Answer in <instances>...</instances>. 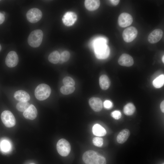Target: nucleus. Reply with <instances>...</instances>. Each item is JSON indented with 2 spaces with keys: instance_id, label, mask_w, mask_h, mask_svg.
<instances>
[{
  "instance_id": "28",
  "label": "nucleus",
  "mask_w": 164,
  "mask_h": 164,
  "mask_svg": "<svg viewBox=\"0 0 164 164\" xmlns=\"http://www.w3.org/2000/svg\"><path fill=\"white\" fill-rule=\"evenodd\" d=\"M0 147L1 149L4 151H8L10 147V144L8 141L3 140L1 143Z\"/></svg>"
},
{
  "instance_id": "26",
  "label": "nucleus",
  "mask_w": 164,
  "mask_h": 164,
  "mask_svg": "<svg viewBox=\"0 0 164 164\" xmlns=\"http://www.w3.org/2000/svg\"><path fill=\"white\" fill-rule=\"evenodd\" d=\"M70 56V53L68 51H63L60 55V57L58 63H62L67 62L69 59Z\"/></svg>"
},
{
  "instance_id": "7",
  "label": "nucleus",
  "mask_w": 164,
  "mask_h": 164,
  "mask_svg": "<svg viewBox=\"0 0 164 164\" xmlns=\"http://www.w3.org/2000/svg\"><path fill=\"white\" fill-rule=\"evenodd\" d=\"M26 17L28 21L31 23H35L41 19L42 17V13L38 8H32L27 12Z\"/></svg>"
},
{
  "instance_id": "21",
  "label": "nucleus",
  "mask_w": 164,
  "mask_h": 164,
  "mask_svg": "<svg viewBox=\"0 0 164 164\" xmlns=\"http://www.w3.org/2000/svg\"><path fill=\"white\" fill-rule=\"evenodd\" d=\"M135 107L132 103H128L124 107L123 112L124 113L128 116L132 115L135 111Z\"/></svg>"
},
{
  "instance_id": "35",
  "label": "nucleus",
  "mask_w": 164,
  "mask_h": 164,
  "mask_svg": "<svg viewBox=\"0 0 164 164\" xmlns=\"http://www.w3.org/2000/svg\"><path fill=\"white\" fill-rule=\"evenodd\" d=\"M162 60L163 63H164V56L163 55L162 58Z\"/></svg>"
},
{
  "instance_id": "14",
  "label": "nucleus",
  "mask_w": 164,
  "mask_h": 164,
  "mask_svg": "<svg viewBox=\"0 0 164 164\" xmlns=\"http://www.w3.org/2000/svg\"><path fill=\"white\" fill-rule=\"evenodd\" d=\"M118 63L121 66L130 67L133 65L134 62L133 59L131 56L126 53H124L119 57Z\"/></svg>"
},
{
  "instance_id": "38",
  "label": "nucleus",
  "mask_w": 164,
  "mask_h": 164,
  "mask_svg": "<svg viewBox=\"0 0 164 164\" xmlns=\"http://www.w3.org/2000/svg\"><path fill=\"white\" fill-rule=\"evenodd\" d=\"M162 164H164V163H163Z\"/></svg>"
},
{
  "instance_id": "9",
  "label": "nucleus",
  "mask_w": 164,
  "mask_h": 164,
  "mask_svg": "<svg viewBox=\"0 0 164 164\" xmlns=\"http://www.w3.org/2000/svg\"><path fill=\"white\" fill-rule=\"evenodd\" d=\"M133 21L131 15L126 12L122 13L119 15L118 19L119 25L122 27H125L131 25Z\"/></svg>"
},
{
  "instance_id": "36",
  "label": "nucleus",
  "mask_w": 164,
  "mask_h": 164,
  "mask_svg": "<svg viewBox=\"0 0 164 164\" xmlns=\"http://www.w3.org/2000/svg\"><path fill=\"white\" fill-rule=\"evenodd\" d=\"M1 45L0 44V51H1Z\"/></svg>"
},
{
  "instance_id": "19",
  "label": "nucleus",
  "mask_w": 164,
  "mask_h": 164,
  "mask_svg": "<svg viewBox=\"0 0 164 164\" xmlns=\"http://www.w3.org/2000/svg\"><path fill=\"white\" fill-rule=\"evenodd\" d=\"M100 87L103 90L108 89L110 85V81L108 77L105 75H101L99 79Z\"/></svg>"
},
{
  "instance_id": "27",
  "label": "nucleus",
  "mask_w": 164,
  "mask_h": 164,
  "mask_svg": "<svg viewBox=\"0 0 164 164\" xmlns=\"http://www.w3.org/2000/svg\"><path fill=\"white\" fill-rule=\"evenodd\" d=\"M63 82L64 85L74 86L75 82L74 80L71 77H64L63 80Z\"/></svg>"
},
{
  "instance_id": "22",
  "label": "nucleus",
  "mask_w": 164,
  "mask_h": 164,
  "mask_svg": "<svg viewBox=\"0 0 164 164\" xmlns=\"http://www.w3.org/2000/svg\"><path fill=\"white\" fill-rule=\"evenodd\" d=\"M60 57L59 52L56 50L53 52L49 55L48 60L50 63L56 64L59 62Z\"/></svg>"
},
{
  "instance_id": "10",
  "label": "nucleus",
  "mask_w": 164,
  "mask_h": 164,
  "mask_svg": "<svg viewBox=\"0 0 164 164\" xmlns=\"http://www.w3.org/2000/svg\"><path fill=\"white\" fill-rule=\"evenodd\" d=\"M18 62V56L15 52L12 51L8 53L5 60V64L8 67H14L17 65Z\"/></svg>"
},
{
  "instance_id": "1",
  "label": "nucleus",
  "mask_w": 164,
  "mask_h": 164,
  "mask_svg": "<svg viewBox=\"0 0 164 164\" xmlns=\"http://www.w3.org/2000/svg\"><path fill=\"white\" fill-rule=\"evenodd\" d=\"M107 40L103 37H99L95 39L93 43L95 55L100 59L107 58L109 56L110 50L107 44Z\"/></svg>"
},
{
  "instance_id": "6",
  "label": "nucleus",
  "mask_w": 164,
  "mask_h": 164,
  "mask_svg": "<svg viewBox=\"0 0 164 164\" xmlns=\"http://www.w3.org/2000/svg\"><path fill=\"white\" fill-rule=\"evenodd\" d=\"M2 121L5 125L8 128L13 127L16 124V120L12 113L10 111L5 110L1 114Z\"/></svg>"
},
{
  "instance_id": "37",
  "label": "nucleus",
  "mask_w": 164,
  "mask_h": 164,
  "mask_svg": "<svg viewBox=\"0 0 164 164\" xmlns=\"http://www.w3.org/2000/svg\"></svg>"
},
{
  "instance_id": "34",
  "label": "nucleus",
  "mask_w": 164,
  "mask_h": 164,
  "mask_svg": "<svg viewBox=\"0 0 164 164\" xmlns=\"http://www.w3.org/2000/svg\"><path fill=\"white\" fill-rule=\"evenodd\" d=\"M160 109L162 112H164V101H163L160 105Z\"/></svg>"
},
{
  "instance_id": "12",
  "label": "nucleus",
  "mask_w": 164,
  "mask_h": 164,
  "mask_svg": "<svg viewBox=\"0 0 164 164\" xmlns=\"http://www.w3.org/2000/svg\"><path fill=\"white\" fill-rule=\"evenodd\" d=\"M77 15L74 12H66L62 18L63 22L67 26L73 25L77 20Z\"/></svg>"
},
{
  "instance_id": "18",
  "label": "nucleus",
  "mask_w": 164,
  "mask_h": 164,
  "mask_svg": "<svg viewBox=\"0 0 164 164\" xmlns=\"http://www.w3.org/2000/svg\"><path fill=\"white\" fill-rule=\"evenodd\" d=\"M100 2L98 0H86L84 5L86 8L90 11L97 9L100 5Z\"/></svg>"
},
{
  "instance_id": "13",
  "label": "nucleus",
  "mask_w": 164,
  "mask_h": 164,
  "mask_svg": "<svg viewBox=\"0 0 164 164\" xmlns=\"http://www.w3.org/2000/svg\"><path fill=\"white\" fill-rule=\"evenodd\" d=\"M23 114L26 119L33 120L35 119L37 117V110L33 105L31 104L29 107L23 112Z\"/></svg>"
},
{
  "instance_id": "20",
  "label": "nucleus",
  "mask_w": 164,
  "mask_h": 164,
  "mask_svg": "<svg viewBox=\"0 0 164 164\" xmlns=\"http://www.w3.org/2000/svg\"><path fill=\"white\" fill-rule=\"evenodd\" d=\"M92 130L93 134L98 136H103L106 134L105 129L99 124L94 125L92 127Z\"/></svg>"
},
{
  "instance_id": "16",
  "label": "nucleus",
  "mask_w": 164,
  "mask_h": 164,
  "mask_svg": "<svg viewBox=\"0 0 164 164\" xmlns=\"http://www.w3.org/2000/svg\"><path fill=\"white\" fill-rule=\"evenodd\" d=\"M14 97L20 101L27 102L30 99V96L26 91L20 90L16 91L14 95Z\"/></svg>"
},
{
  "instance_id": "39",
  "label": "nucleus",
  "mask_w": 164,
  "mask_h": 164,
  "mask_svg": "<svg viewBox=\"0 0 164 164\" xmlns=\"http://www.w3.org/2000/svg\"></svg>"
},
{
  "instance_id": "24",
  "label": "nucleus",
  "mask_w": 164,
  "mask_h": 164,
  "mask_svg": "<svg viewBox=\"0 0 164 164\" xmlns=\"http://www.w3.org/2000/svg\"><path fill=\"white\" fill-rule=\"evenodd\" d=\"M75 90L74 86L64 85L61 87L60 91L63 94L68 95L73 93Z\"/></svg>"
},
{
  "instance_id": "11",
  "label": "nucleus",
  "mask_w": 164,
  "mask_h": 164,
  "mask_svg": "<svg viewBox=\"0 0 164 164\" xmlns=\"http://www.w3.org/2000/svg\"><path fill=\"white\" fill-rule=\"evenodd\" d=\"M163 32L159 29H155L149 35L148 38V41L151 43H155L158 42L162 37Z\"/></svg>"
},
{
  "instance_id": "31",
  "label": "nucleus",
  "mask_w": 164,
  "mask_h": 164,
  "mask_svg": "<svg viewBox=\"0 0 164 164\" xmlns=\"http://www.w3.org/2000/svg\"><path fill=\"white\" fill-rule=\"evenodd\" d=\"M104 106L105 108L109 109L112 108L113 104L110 101L106 100L104 101Z\"/></svg>"
},
{
  "instance_id": "3",
  "label": "nucleus",
  "mask_w": 164,
  "mask_h": 164,
  "mask_svg": "<svg viewBox=\"0 0 164 164\" xmlns=\"http://www.w3.org/2000/svg\"><path fill=\"white\" fill-rule=\"evenodd\" d=\"M43 37V33L40 29H37L32 31L28 38L29 44L34 48L39 47L41 44Z\"/></svg>"
},
{
  "instance_id": "25",
  "label": "nucleus",
  "mask_w": 164,
  "mask_h": 164,
  "mask_svg": "<svg viewBox=\"0 0 164 164\" xmlns=\"http://www.w3.org/2000/svg\"><path fill=\"white\" fill-rule=\"evenodd\" d=\"M29 104L27 102L19 101L16 105L17 110L21 112H24L29 106Z\"/></svg>"
},
{
  "instance_id": "33",
  "label": "nucleus",
  "mask_w": 164,
  "mask_h": 164,
  "mask_svg": "<svg viewBox=\"0 0 164 164\" xmlns=\"http://www.w3.org/2000/svg\"><path fill=\"white\" fill-rule=\"evenodd\" d=\"M111 3L114 5H116L120 2L119 0H111L110 1Z\"/></svg>"
},
{
  "instance_id": "5",
  "label": "nucleus",
  "mask_w": 164,
  "mask_h": 164,
  "mask_svg": "<svg viewBox=\"0 0 164 164\" xmlns=\"http://www.w3.org/2000/svg\"><path fill=\"white\" fill-rule=\"evenodd\" d=\"M56 149L59 154L62 156H66L69 154L71 149L70 143L66 140L62 138L56 144Z\"/></svg>"
},
{
  "instance_id": "23",
  "label": "nucleus",
  "mask_w": 164,
  "mask_h": 164,
  "mask_svg": "<svg viewBox=\"0 0 164 164\" xmlns=\"http://www.w3.org/2000/svg\"><path fill=\"white\" fill-rule=\"evenodd\" d=\"M164 84V75L162 74L155 78L153 81V85L156 88L162 87Z\"/></svg>"
},
{
  "instance_id": "15",
  "label": "nucleus",
  "mask_w": 164,
  "mask_h": 164,
  "mask_svg": "<svg viewBox=\"0 0 164 164\" xmlns=\"http://www.w3.org/2000/svg\"><path fill=\"white\" fill-rule=\"evenodd\" d=\"M89 103L91 108L95 111L99 112L102 109V101L99 98H91L89 100Z\"/></svg>"
},
{
  "instance_id": "4",
  "label": "nucleus",
  "mask_w": 164,
  "mask_h": 164,
  "mask_svg": "<svg viewBox=\"0 0 164 164\" xmlns=\"http://www.w3.org/2000/svg\"><path fill=\"white\" fill-rule=\"evenodd\" d=\"M51 93V89L49 85L45 84H41L36 88L35 95L38 100L43 101L49 97Z\"/></svg>"
},
{
  "instance_id": "30",
  "label": "nucleus",
  "mask_w": 164,
  "mask_h": 164,
  "mask_svg": "<svg viewBox=\"0 0 164 164\" xmlns=\"http://www.w3.org/2000/svg\"><path fill=\"white\" fill-rule=\"evenodd\" d=\"M111 116L116 120L120 119L121 117V112L119 111H114L111 113Z\"/></svg>"
},
{
  "instance_id": "29",
  "label": "nucleus",
  "mask_w": 164,
  "mask_h": 164,
  "mask_svg": "<svg viewBox=\"0 0 164 164\" xmlns=\"http://www.w3.org/2000/svg\"><path fill=\"white\" fill-rule=\"evenodd\" d=\"M92 142L94 145L98 147H101L103 145V139L102 138L100 137H94L93 138Z\"/></svg>"
},
{
  "instance_id": "8",
  "label": "nucleus",
  "mask_w": 164,
  "mask_h": 164,
  "mask_svg": "<svg viewBox=\"0 0 164 164\" xmlns=\"http://www.w3.org/2000/svg\"><path fill=\"white\" fill-rule=\"evenodd\" d=\"M138 33V31L135 27L131 26L127 28L123 32V39L127 43L131 42L136 38Z\"/></svg>"
},
{
  "instance_id": "32",
  "label": "nucleus",
  "mask_w": 164,
  "mask_h": 164,
  "mask_svg": "<svg viewBox=\"0 0 164 164\" xmlns=\"http://www.w3.org/2000/svg\"><path fill=\"white\" fill-rule=\"evenodd\" d=\"M5 19V17L4 15L2 13L0 12V24H2L4 22Z\"/></svg>"
},
{
  "instance_id": "2",
  "label": "nucleus",
  "mask_w": 164,
  "mask_h": 164,
  "mask_svg": "<svg viewBox=\"0 0 164 164\" xmlns=\"http://www.w3.org/2000/svg\"><path fill=\"white\" fill-rule=\"evenodd\" d=\"M82 159L86 164H106L105 158L99 155L95 152L88 150L83 154Z\"/></svg>"
},
{
  "instance_id": "17",
  "label": "nucleus",
  "mask_w": 164,
  "mask_h": 164,
  "mask_svg": "<svg viewBox=\"0 0 164 164\" xmlns=\"http://www.w3.org/2000/svg\"><path fill=\"white\" fill-rule=\"evenodd\" d=\"M130 132L127 129H124L121 131L117 137V141L120 144L125 142L128 138L130 135Z\"/></svg>"
}]
</instances>
